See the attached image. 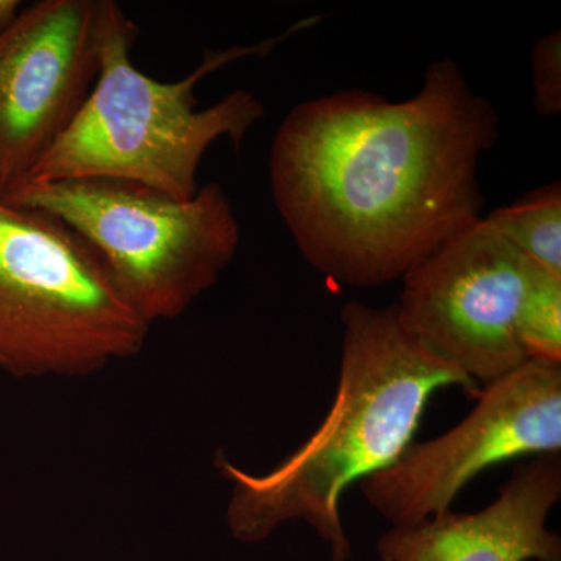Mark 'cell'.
<instances>
[{"label": "cell", "mask_w": 561, "mask_h": 561, "mask_svg": "<svg viewBox=\"0 0 561 561\" xmlns=\"http://www.w3.org/2000/svg\"><path fill=\"white\" fill-rule=\"evenodd\" d=\"M500 135L491 103L442 58L413 98L343 91L289 111L273 138V201L331 283L375 287L481 219L478 169Z\"/></svg>", "instance_id": "6da1fadb"}, {"label": "cell", "mask_w": 561, "mask_h": 561, "mask_svg": "<svg viewBox=\"0 0 561 561\" xmlns=\"http://www.w3.org/2000/svg\"><path fill=\"white\" fill-rule=\"evenodd\" d=\"M337 391L327 416L302 445L267 472H249L219 457L231 482L227 523L232 537L260 542L291 522L311 526L331 561H350L341 501L354 482L390 467L412 443L438 390L482 387L421 351L402 332L397 309L351 301L342 309Z\"/></svg>", "instance_id": "7a4b0ae2"}, {"label": "cell", "mask_w": 561, "mask_h": 561, "mask_svg": "<svg viewBox=\"0 0 561 561\" xmlns=\"http://www.w3.org/2000/svg\"><path fill=\"white\" fill-rule=\"evenodd\" d=\"M290 33L254 46L206 50L190 76L161 81L133 65L138 25L119 3L105 0L101 68L94 87L68 130L24 183L127 180L190 201L201 190L197 172L209 147L221 138L241 146L250 128L264 116L260 99L245 90L198 108V81L232 61L267 55Z\"/></svg>", "instance_id": "3957f363"}, {"label": "cell", "mask_w": 561, "mask_h": 561, "mask_svg": "<svg viewBox=\"0 0 561 561\" xmlns=\"http://www.w3.org/2000/svg\"><path fill=\"white\" fill-rule=\"evenodd\" d=\"M149 331L83 236L0 197V368L88 376L139 354Z\"/></svg>", "instance_id": "277c9868"}, {"label": "cell", "mask_w": 561, "mask_h": 561, "mask_svg": "<svg viewBox=\"0 0 561 561\" xmlns=\"http://www.w3.org/2000/svg\"><path fill=\"white\" fill-rule=\"evenodd\" d=\"M2 198L55 214L83 236L149 327L183 316L219 280L241 241L219 183L206 184L190 201L116 179L24 183Z\"/></svg>", "instance_id": "5b68a950"}, {"label": "cell", "mask_w": 561, "mask_h": 561, "mask_svg": "<svg viewBox=\"0 0 561 561\" xmlns=\"http://www.w3.org/2000/svg\"><path fill=\"white\" fill-rule=\"evenodd\" d=\"M531 262L481 217L402 276V332L481 386L529 360L516 332Z\"/></svg>", "instance_id": "8992f818"}, {"label": "cell", "mask_w": 561, "mask_h": 561, "mask_svg": "<svg viewBox=\"0 0 561 561\" xmlns=\"http://www.w3.org/2000/svg\"><path fill=\"white\" fill-rule=\"evenodd\" d=\"M470 415L432 440L411 443L360 482L365 501L393 527L446 511L486 468L561 451V362L529 359L482 387Z\"/></svg>", "instance_id": "52a82bcc"}, {"label": "cell", "mask_w": 561, "mask_h": 561, "mask_svg": "<svg viewBox=\"0 0 561 561\" xmlns=\"http://www.w3.org/2000/svg\"><path fill=\"white\" fill-rule=\"evenodd\" d=\"M105 0H43L0 31V197L76 119L101 68Z\"/></svg>", "instance_id": "ba28073f"}, {"label": "cell", "mask_w": 561, "mask_h": 561, "mask_svg": "<svg viewBox=\"0 0 561 561\" xmlns=\"http://www.w3.org/2000/svg\"><path fill=\"white\" fill-rule=\"evenodd\" d=\"M561 500L560 454L519 465L481 512L446 511L378 540L381 561H561V538L548 516Z\"/></svg>", "instance_id": "9c48e42d"}, {"label": "cell", "mask_w": 561, "mask_h": 561, "mask_svg": "<svg viewBox=\"0 0 561 561\" xmlns=\"http://www.w3.org/2000/svg\"><path fill=\"white\" fill-rule=\"evenodd\" d=\"M524 257L561 276V187L552 183L483 217Z\"/></svg>", "instance_id": "30bf717a"}, {"label": "cell", "mask_w": 561, "mask_h": 561, "mask_svg": "<svg viewBox=\"0 0 561 561\" xmlns=\"http://www.w3.org/2000/svg\"><path fill=\"white\" fill-rule=\"evenodd\" d=\"M516 332L529 359L561 362V276L530 264Z\"/></svg>", "instance_id": "8fae6325"}, {"label": "cell", "mask_w": 561, "mask_h": 561, "mask_svg": "<svg viewBox=\"0 0 561 561\" xmlns=\"http://www.w3.org/2000/svg\"><path fill=\"white\" fill-rule=\"evenodd\" d=\"M535 108L541 116H556L561 111V33L535 41L530 54Z\"/></svg>", "instance_id": "7c38bea8"}, {"label": "cell", "mask_w": 561, "mask_h": 561, "mask_svg": "<svg viewBox=\"0 0 561 561\" xmlns=\"http://www.w3.org/2000/svg\"><path fill=\"white\" fill-rule=\"evenodd\" d=\"M20 10L21 2L18 0H0V31L13 21Z\"/></svg>", "instance_id": "4fadbf2b"}]
</instances>
